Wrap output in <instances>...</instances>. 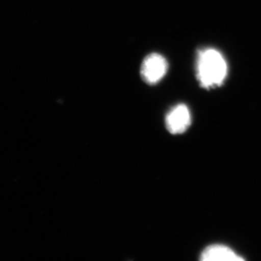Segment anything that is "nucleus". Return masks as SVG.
I'll return each instance as SVG.
<instances>
[{
    "instance_id": "1",
    "label": "nucleus",
    "mask_w": 261,
    "mask_h": 261,
    "mask_svg": "<svg viewBox=\"0 0 261 261\" xmlns=\"http://www.w3.org/2000/svg\"><path fill=\"white\" fill-rule=\"evenodd\" d=\"M227 74V65L221 53L212 48L201 50L198 54L197 78L205 89L219 87Z\"/></svg>"
},
{
    "instance_id": "4",
    "label": "nucleus",
    "mask_w": 261,
    "mask_h": 261,
    "mask_svg": "<svg viewBox=\"0 0 261 261\" xmlns=\"http://www.w3.org/2000/svg\"><path fill=\"white\" fill-rule=\"evenodd\" d=\"M200 259L203 261H239L244 258L239 256L232 249L222 244H214L207 247L201 253Z\"/></svg>"
},
{
    "instance_id": "3",
    "label": "nucleus",
    "mask_w": 261,
    "mask_h": 261,
    "mask_svg": "<svg viewBox=\"0 0 261 261\" xmlns=\"http://www.w3.org/2000/svg\"><path fill=\"white\" fill-rule=\"evenodd\" d=\"M166 127L171 134L177 135L187 130L191 123L190 109L185 104L175 106L166 116Z\"/></svg>"
},
{
    "instance_id": "2",
    "label": "nucleus",
    "mask_w": 261,
    "mask_h": 261,
    "mask_svg": "<svg viewBox=\"0 0 261 261\" xmlns=\"http://www.w3.org/2000/svg\"><path fill=\"white\" fill-rule=\"evenodd\" d=\"M168 62L159 54H151L144 59L141 74L147 84H156L168 71Z\"/></svg>"
}]
</instances>
